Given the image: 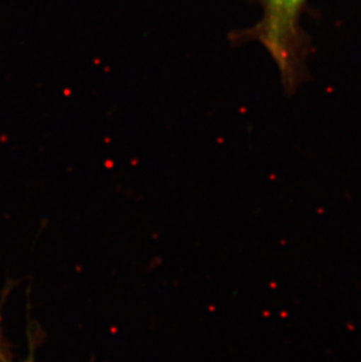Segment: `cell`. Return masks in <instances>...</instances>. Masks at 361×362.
I'll return each mask as SVG.
<instances>
[{
	"label": "cell",
	"instance_id": "2",
	"mask_svg": "<svg viewBox=\"0 0 361 362\" xmlns=\"http://www.w3.org/2000/svg\"><path fill=\"white\" fill-rule=\"evenodd\" d=\"M0 362H10L8 356H7L6 353H5V351H4L1 341H0Z\"/></svg>",
	"mask_w": 361,
	"mask_h": 362
},
{
	"label": "cell",
	"instance_id": "1",
	"mask_svg": "<svg viewBox=\"0 0 361 362\" xmlns=\"http://www.w3.org/2000/svg\"><path fill=\"white\" fill-rule=\"evenodd\" d=\"M304 0H266L260 37L284 73L289 72L296 19Z\"/></svg>",
	"mask_w": 361,
	"mask_h": 362
}]
</instances>
